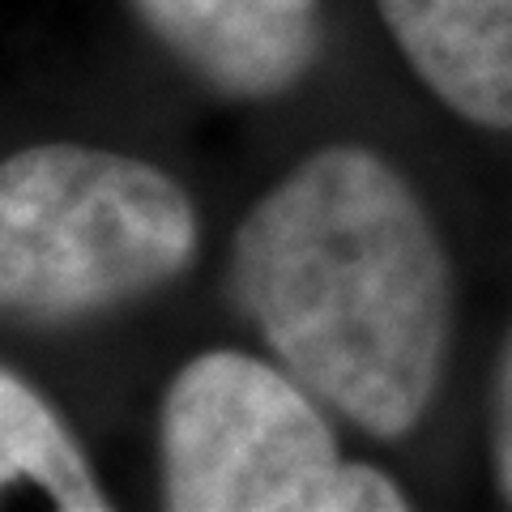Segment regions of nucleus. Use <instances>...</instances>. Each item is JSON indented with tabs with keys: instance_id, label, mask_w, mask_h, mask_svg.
I'll return each instance as SVG.
<instances>
[{
	"instance_id": "7",
	"label": "nucleus",
	"mask_w": 512,
	"mask_h": 512,
	"mask_svg": "<svg viewBox=\"0 0 512 512\" xmlns=\"http://www.w3.org/2000/svg\"><path fill=\"white\" fill-rule=\"evenodd\" d=\"M491 478L500 500L512 508V333L491 384Z\"/></svg>"
},
{
	"instance_id": "1",
	"label": "nucleus",
	"mask_w": 512,
	"mask_h": 512,
	"mask_svg": "<svg viewBox=\"0 0 512 512\" xmlns=\"http://www.w3.org/2000/svg\"><path fill=\"white\" fill-rule=\"evenodd\" d=\"M227 299L286 372L372 440L423 423L457 320L453 256L389 158L325 146L239 218Z\"/></svg>"
},
{
	"instance_id": "6",
	"label": "nucleus",
	"mask_w": 512,
	"mask_h": 512,
	"mask_svg": "<svg viewBox=\"0 0 512 512\" xmlns=\"http://www.w3.org/2000/svg\"><path fill=\"white\" fill-rule=\"evenodd\" d=\"M0 483H35L64 512L111 508L86 448L13 367L0 372Z\"/></svg>"
},
{
	"instance_id": "2",
	"label": "nucleus",
	"mask_w": 512,
	"mask_h": 512,
	"mask_svg": "<svg viewBox=\"0 0 512 512\" xmlns=\"http://www.w3.org/2000/svg\"><path fill=\"white\" fill-rule=\"evenodd\" d=\"M201 252L188 188L137 154L43 141L0 163V308L77 329L158 295Z\"/></svg>"
},
{
	"instance_id": "3",
	"label": "nucleus",
	"mask_w": 512,
	"mask_h": 512,
	"mask_svg": "<svg viewBox=\"0 0 512 512\" xmlns=\"http://www.w3.org/2000/svg\"><path fill=\"white\" fill-rule=\"evenodd\" d=\"M158 504L171 512H406L393 474L346 461L325 402L282 363L201 350L158 402Z\"/></svg>"
},
{
	"instance_id": "5",
	"label": "nucleus",
	"mask_w": 512,
	"mask_h": 512,
	"mask_svg": "<svg viewBox=\"0 0 512 512\" xmlns=\"http://www.w3.org/2000/svg\"><path fill=\"white\" fill-rule=\"evenodd\" d=\"M419 82L478 128L512 133V0H376Z\"/></svg>"
},
{
	"instance_id": "4",
	"label": "nucleus",
	"mask_w": 512,
	"mask_h": 512,
	"mask_svg": "<svg viewBox=\"0 0 512 512\" xmlns=\"http://www.w3.org/2000/svg\"><path fill=\"white\" fill-rule=\"evenodd\" d=\"M163 52L227 103H269L316 69L320 0H128Z\"/></svg>"
}]
</instances>
